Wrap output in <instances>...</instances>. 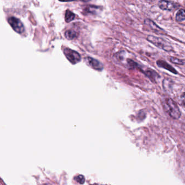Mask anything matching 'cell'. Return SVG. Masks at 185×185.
Segmentation results:
<instances>
[{
    "instance_id": "11",
    "label": "cell",
    "mask_w": 185,
    "mask_h": 185,
    "mask_svg": "<svg viewBox=\"0 0 185 185\" xmlns=\"http://www.w3.org/2000/svg\"><path fill=\"white\" fill-rule=\"evenodd\" d=\"M65 21H66L67 22H69L72 21L75 19V15L74 13H72L71 11L67 10L65 13Z\"/></svg>"
},
{
    "instance_id": "4",
    "label": "cell",
    "mask_w": 185,
    "mask_h": 185,
    "mask_svg": "<svg viewBox=\"0 0 185 185\" xmlns=\"http://www.w3.org/2000/svg\"><path fill=\"white\" fill-rule=\"evenodd\" d=\"M8 23L13 30L18 33H22L25 31V27L23 23L19 19L15 17H9Z\"/></svg>"
},
{
    "instance_id": "14",
    "label": "cell",
    "mask_w": 185,
    "mask_h": 185,
    "mask_svg": "<svg viewBox=\"0 0 185 185\" xmlns=\"http://www.w3.org/2000/svg\"><path fill=\"white\" fill-rule=\"evenodd\" d=\"M75 179L76 181L78 182L80 184H83L85 182V177L83 175H78V176L75 177Z\"/></svg>"
},
{
    "instance_id": "15",
    "label": "cell",
    "mask_w": 185,
    "mask_h": 185,
    "mask_svg": "<svg viewBox=\"0 0 185 185\" xmlns=\"http://www.w3.org/2000/svg\"><path fill=\"white\" fill-rule=\"evenodd\" d=\"M180 103L181 105L185 107V92L183 93L180 97Z\"/></svg>"
},
{
    "instance_id": "8",
    "label": "cell",
    "mask_w": 185,
    "mask_h": 185,
    "mask_svg": "<svg viewBox=\"0 0 185 185\" xmlns=\"http://www.w3.org/2000/svg\"><path fill=\"white\" fill-rule=\"evenodd\" d=\"M156 64H157V66L159 67L164 68V69L168 70L169 71L172 72L174 74H177V72L176 71V70H175V68L174 67H172V66H171L169 64L167 63L166 61H164V60H157L156 61Z\"/></svg>"
},
{
    "instance_id": "10",
    "label": "cell",
    "mask_w": 185,
    "mask_h": 185,
    "mask_svg": "<svg viewBox=\"0 0 185 185\" xmlns=\"http://www.w3.org/2000/svg\"><path fill=\"white\" fill-rule=\"evenodd\" d=\"M65 35L66 38L67 39H69V40H72V39L76 38L77 37V33L75 30H68L65 32Z\"/></svg>"
},
{
    "instance_id": "6",
    "label": "cell",
    "mask_w": 185,
    "mask_h": 185,
    "mask_svg": "<svg viewBox=\"0 0 185 185\" xmlns=\"http://www.w3.org/2000/svg\"><path fill=\"white\" fill-rule=\"evenodd\" d=\"M144 23L148 26L150 30H153L154 32H155L156 33L161 34H166V33L164 31V30H162L161 28H160V27H159L156 24L155 22H154L153 21L150 20V19H146L144 20Z\"/></svg>"
},
{
    "instance_id": "7",
    "label": "cell",
    "mask_w": 185,
    "mask_h": 185,
    "mask_svg": "<svg viewBox=\"0 0 185 185\" xmlns=\"http://www.w3.org/2000/svg\"><path fill=\"white\" fill-rule=\"evenodd\" d=\"M87 60L89 65L92 67L93 68L99 71H101L103 70V66L102 64L101 63V62L98 61L97 60L92 58L91 57H88Z\"/></svg>"
},
{
    "instance_id": "2",
    "label": "cell",
    "mask_w": 185,
    "mask_h": 185,
    "mask_svg": "<svg viewBox=\"0 0 185 185\" xmlns=\"http://www.w3.org/2000/svg\"><path fill=\"white\" fill-rule=\"evenodd\" d=\"M147 39L148 41L152 43L155 46L165 51L171 52L173 50L172 47L169 45L166 41L161 38H157L152 35H148Z\"/></svg>"
},
{
    "instance_id": "9",
    "label": "cell",
    "mask_w": 185,
    "mask_h": 185,
    "mask_svg": "<svg viewBox=\"0 0 185 185\" xmlns=\"http://www.w3.org/2000/svg\"><path fill=\"white\" fill-rule=\"evenodd\" d=\"M175 19L177 22H182L185 20V9H181L177 12Z\"/></svg>"
},
{
    "instance_id": "13",
    "label": "cell",
    "mask_w": 185,
    "mask_h": 185,
    "mask_svg": "<svg viewBox=\"0 0 185 185\" xmlns=\"http://www.w3.org/2000/svg\"><path fill=\"white\" fill-rule=\"evenodd\" d=\"M170 60L171 62H172L173 63L175 64H178V65H185V60L178 59L177 58L171 57Z\"/></svg>"
},
{
    "instance_id": "5",
    "label": "cell",
    "mask_w": 185,
    "mask_h": 185,
    "mask_svg": "<svg viewBox=\"0 0 185 185\" xmlns=\"http://www.w3.org/2000/svg\"><path fill=\"white\" fill-rule=\"evenodd\" d=\"M159 6L161 9L164 10H172L179 7L177 4L172 1H160L159 2Z\"/></svg>"
},
{
    "instance_id": "12",
    "label": "cell",
    "mask_w": 185,
    "mask_h": 185,
    "mask_svg": "<svg viewBox=\"0 0 185 185\" xmlns=\"http://www.w3.org/2000/svg\"><path fill=\"white\" fill-rule=\"evenodd\" d=\"M145 75H146V76L148 77L150 79H156V77H159V76H158L157 73H156L154 71H152V70H148L147 71L145 72Z\"/></svg>"
},
{
    "instance_id": "1",
    "label": "cell",
    "mask_w": 185,
    "mask_h": 185,
    "mask_svg": "<svg viewBox=\"0 0 185 185\" xmlns=\"http://www.w3.org/2000/svg\"><path fill=\"white\" fill-rule=\"evenodd\" d=\"M164 109L169 115L174 119H179L181 116V112L176 103L171 98H167L164 103Z\"/></svg>"
},
{
    "instance_id": "3",
    "label": "cell",
    "mask_w": 185,
    "mask_h": 185,
    "mask_svg": "<svg viewBox=\"0 0 185 185\" xmlns=\"http://www.w3.org/2000/svg\"><path fill=\"white\" fill-rule=\"evenodd\" d=\"M64 55H65L67 59L72 64H76L79 62L81 60L80 55L76 51L72 50L71 49L65 48L64 50Z\"/></svg>"
}]
</instances>
